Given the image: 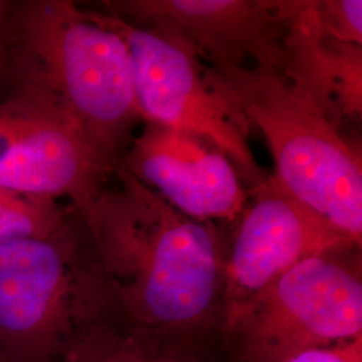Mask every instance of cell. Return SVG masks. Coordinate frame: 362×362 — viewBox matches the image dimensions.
I'll return each mask as SVG.
<instances>
[{
	"instance_id": "6da1fadb",
	"label": "cell",
	"mask_w": 362,
	"mask_h": 362,
	"mask_svg": "<svg viewBox=\"0 0 362 362\" xmlns=\"http://www.w3.org/2000/svg\"><path fill=\"white\" fill-rule=\"evenodd\" d=\"M122 314L160 345L209 350L226 310L228 242L118 167L78 211Z\"/></svg>"
},
{
	"instance_id": "7a4b0ae2",
	"label": "cell",
	"mask_w": 362,
	"mask_h": 362,
	"mask_svg": "<svg viewBox=\"0 0 362 362\" xmlns=\"http://www.w3.org/2000/svg\"><path fill=\"white\" fill-rule=\"evenodd\" d=\"M0 97L62 112L112 170L144 122L125 42L71 0L10 1Z\"/></svg>"
},
{
	"instance_id": "3957f363",
	"label": "cell",
	"mask_w": 362,
	"mask_h": 362,
	"mask_svg": "<svg viewBox=\"0 0 362 362\" xmlns=\"http://www.w3.org/2000/svg\"><path fill=\"white\" fill-rule=\"evenodd\" d=\"M202 64V62H200ZM211 90L248 136L262 132L275 161V177L362 246V158L308 91L279 70L262 66L209 67Z\"/></svg>"
},
{
	"instance_id": "277c9868",
	"label": "cell",
	"mask_w": 362,
	"mask_h": 362,
	"mask_svg": "<svg viewBox=\"0 0 362 362\" xmlns=\"http://www.w3.org/2000/svg\"><path fill=\"white\" fill-rule=\"evenodd\" d=\"M118 314L73 206L50 236L0 246V354L7 361L55 362L91 327Z\"/></svg>"
},
{
	"instance_id": "5b68a950",
	"label": "cell",
	"mask_w": 362,
	"mask_h": 362,
	"mask_svg": "<svg viewBox=\"0 0 362 362\" xmlns=\"http://www.w3.org/2000/svg\"><path fill=\"white\" fill-rule=\"evenodd\" d=\"M362 334L361 247L306 259L226 311L227 362H287L306 350Z\"/></svg>"
},
{
	"instance_id": "8992f818",
	"label": "cell",
	"mask_w": 362,
	"mask_h": 362,
	"mask_svg": "<svg viewBox=\"0 0 362 362\" xmlns=\"http://www.w3.org/2000/svg\"><path fill=\"white\" fill-rule=\"evenodd\" d=\"M125 42L133 65L136 100L144 122L207 139L227 156L250 192L269 179L219 97L208 86L192 54L104 10L83 7Z\"/></svg>"
},
{
	"instance_id": "52a82bcc",
	"label": "cell",
	"mask_w": 362,
	"mask_h": 362,
	"mask_svg": "<svg viewBox=\"0 0 362 362\" xmlns=\"http://www.w3.org/2000/svg\"><path fill=\"white\" fill-rule=\"evenodd\" d=\"M101 8L204 66L282 70L288 0H105Z\"/></svg>"
},
{
	"instance_id": "ba28073f",
	"label": "cell",
	"mask_w": 362,
	"mask_h": 362,
	"mask_svg": "<svg viewBox=\"0 0 362 362\" xmlns=\"http://www.w3.org/2000/svg\"><path fill=\"white\" fill-rule=\"evenodd\" d=\"M113 172L62 112L0 97L1 188L55 200L65 197L81 211Z\"/></svg>"
},
{
	"instance_id": "9c48e42d",
	"label": "cell",
	"mask_w": 362,
	"mask_h": 362,
	"mask_svg": "<svg viewBox=\"0 0 362 362\" xmlns=\"http://www.w3.org/2000/svg\"><path fill=\"white\" fill-rule=\"evenodd\" d=\"M233 223L227 250L224 314L303 260L334 247L354 245L275 176L250 192L246 207Z\"/></svg>"
},
{
	"instance_id": "30bf717a",
	"label": "cell",
	"mask_w": 362,
	"mask_h": 362,
	"mask_svg": "<svg viewBox=\"0 0 362 362\" xmlns=\"http://www.w3.org/2000/svg\"><path fill=\"white\" fill-rule=\"evenodd\" d=\"M144 124L119 167L189 218L238 219L250 194L223 151L194 133Z\"/></svg>"
},
{
	"instance_id": "8fae6325",
	"label": "cell",
	"mask_w": 362,
	"mask_h": 362,
	"mask_svg": "<svg viewBox=\"0 0 362 362\" xmlns=\"http://www.w3.org/2000/svg\"><path fill=\"white\" fill-rule=\"evenodd\" d=\"M361 47L325 34L314 1L288 0L281 71L308 91L342 130L361 119Z\"/></svg>"
},
{
	"instance_id": "7c38bea8",
	"label": "cell",
	"mask_w": 362,
	"mask_h": 362,
	"mask_svg": "<svg viewBox=\"0 0 362 362\" xmlns=\"http://www.w3.org/2000/svg\"><path fill=\"white\" fill-rule=\"evenodd\" d=\"M160 346L118 314L91 327L55 362H152Z\"/></svg>"
},
{
	"instance_id": "4fadbf2b",
	"label": "cell",
	"mask_w": 362,
	"mask_h": 362,
	"mask_svg": "<svg viewBox=\"0 0 362 362\" xmlns=\"http://www.w3.org/2000/svg\"><path fill=\"white\" fill-rule=\"evenodd\" d=\"M70 207L64 208L58 200L18 194L0 207V246L25 239L47 238L65 221Z\"/></svg>"
},
{
	"instance_id": "5bb4252c",
	"label": "cell",
	"mask_w": 362,
	"mask_h": 362,
	"mask_svg": "<svg viewBox=\"0 0 362 362\" xmlns=\"http://www.w3.org/2000/svg\"><path fill=\"white\" fill-rule=\"evenodd\" d=\"M314 8L325 34L362 46L361 0H315Z\"/></svg>"
},
{
	"instance_id": "9a60e30c",
	"label": "cell",
	"mask_w": 362,
	"mask_h": 362,
	"mask_svg": "<svg viewBox=\"0 0 362 362\" xmlns=\"http://www.w3.org/2000/svg\"><path fill=\"white\" fill-rule=\"evenodd\" d=\"M287 362H362V334L329 346L306 350Z\"/></svg>"
},
{
	"instance_id": "2e32d148",
	"label": "cell",
	"mask_w": 362,
	"mask_h": 362,
	"mask_svg": "<svg viewBox=\"0 0 362 362\" xmlns=\"http://www.w3.org/2000/svg\"><path fill=\"white\" fill-rule=\"evenodd\" d=\"M206 349L191 346H160L152 362H211Z\"/></svg>"
},
{
	"instance_id": "e0dca14e",
	"label": "cell",
	"mask_w": 362,
	"mask_h": 362,
	"mask_svg": "<svg viewBox=\"0 0 362 362\" xmlns=\"http://www.w3.org/2000/svg\"><path fill=\"white\" fill-rule=\"evenodd\" d=\"M10 1L11 0H0V52H1V42H3V31H4V23L7 13L10 8Z\"/></svg>"
},
{
	"instance_id": "ac0fdd59",
	"label": "cell",
	"mask_w": 362,
	"mask_h": 362,
	"mask_svg": "<svg viewBox=\"0 0 362 362\" xmlns=\"http://www.w3.org/2000/svg\"><path fill=\"white\" fill-rule=\"evenodd\" d=\"M0 362H8V361H7V360H6V358H4V357H3V356H1V354H0Z\"/></svg>"
}]
</instances>
